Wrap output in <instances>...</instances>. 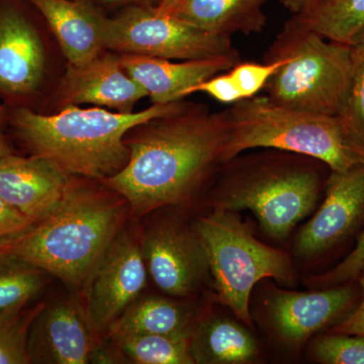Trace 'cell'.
Returning <instances> with one entry per match:
<instances>
[{"instance_id":"15","label":"cell","mask_w":364,"mask_h":364,"mask_svg":"<svg viewBox=\"0 0 364 364\" xmlns=\"http://www.w3.org/2000/svg\"><path fill=\"white\" fill-rule=\"evenodd\" d=\"M121 63L124 70L142 86L154 105H167L186 97L193 87L217 74L233 68L240 62L238 53L212 58L171 60L123 54Z\"/></svg>"},{"instance_id":"8","label":"cell","mask_w":364,"mask_h":364,"mask_svg":"<svg viewBox=\"0 0 364 364\" xmlns=\"http://www.w3.org/2000/svg\"><path fill=\"white\" fill-rule=\"evenodd\" d=\"M105 49L167 60H198L236 54L231 39L208 33L155 9L133 7L105 18Z\"/></svg>"},{"instance_id":"16","label":"cell","mask_w":364,"mask_h":364,"mask_svg":"<svg viewBox=\"0 0 364 364\" xmlns=\"http://www.w3.org/2000/svg\"><path fill=\"white\" fill-rule=\"evenodd\" d=\"M352 298L351 289L345 287L315 293L274 291L268 312L279 336L299 344L341 315Z\"/></svg>"},{"instance_id":"22","label":"cell","mask_w":364,"mask_h":364,"mask_svg":"<svg viewBox=\"0 0 364 364\" xmlns=\"http://www.w3.org/2000/svg\"><path fill=\"white\" fill-rule=\"evenodd\" d=\"M294 18L325 39L351 45L364 28V0H314Z\"/></svg>"},{"instance_id":"1","label":"cell","mask_w":364,"mask_h":364,"mask_svg":"<svg viewBox=\"0 0 364 364\" xmlns=\"http://www.w3.org/2000/svg\"><path fill=\"white\" fill-rule=\"evenodd\" d=\"M127 145L130 158L105 179L136 215L188 200L220 164H226V112L184 109L141 124Z\"/></svg>"},{"instance_id":"31","label":"cell","mask_w":364,"mask_h":364,"mask_svg":"<svg viewBox=\"0 0 364 364\" xmlns=\"http://www.w3.org/2000/svg\"><path fill=\"white\" fill-rule=\"evenodd\" d=\"M33 221L11 207L0 196V241L25 231Z\"/></svg>"},{"instance_id":"18","label":"cell","mask_w":364,"mask_h":364,"mask_svg":"<svg viewBox=\"0 0 364 364\" xmlns=\"http://www.w3.org/2000/svg\"><path fill=\"white\" fill-rule=\"evenodd\" d=\"M49 23L69 65L88 63L105 49V18L81 1L28 0Z\"/></svg>"},{"instance_id":"20","label":"cell","mask_w":364,"mask_h":364,"mask_svg":"<svg viewBox=\"0 0 364 364\" xmlns=\"http://www.w3.org/2000/svg\"><path fill=\"white\" fill-rule=\"evenodd\" d=\"M191 353L196 363H246L255 358L257 345L240 325L229 318H217L193 330Z\"/></svg>"},{"instance_id":"11","label":"cell","mask_w":364,"mask_h":364,"mask_svg":"<svg viewBox=\"0 0 364 364\" xmlns=\"http://www.w3.org/2000/svg\"><path fill=\"white\" fill-rule=\"evenodd\" d=\"M98 353L97 333L73 299L45 304L33 318L28 338L30 363L86 364Z\"/></svg>"},{"instance_id":"6","label":"cell","mask_w":364,"mask_h":364,"mask_svg":"<svg viewBox=\"0 0 364 364\" xmlns=\"http://www.w3.org/2000/svg\"><path fill=\"white\" fill-rule=\"evenodd\" d=\"M195 231L207 252L218 299L247 326H252L249 298L263 279L282 284L293 280L286 253L256 240L252 231L234 210L215 208L200 218Z\"/></svg>"},{"instance_id":"2","label":"cell","mask_w":364,"mask_h":364,"mask_svg":"<svg viewBox=\"0 0 364 364\" xmlns=\"http://www.w3.org/2000/svg\"><path fill=\"white\" fill-rule=\"evenodd\" d=\"M123 217V202L102 189L70 181L51 212L20 234L0 241V253L69 286H82L98 258L121 232Z\"/></svg>"},{"instance_id":"21","label":"cell","mask_w":364,"mask_h":364,"mask_svg":"<svg viewBox=\"0 0 364 364\" xmlns=\"http://www.w3.org/2000/svg\"><path fill=\"white\" fill-rule=\"evenodd\" d=\"M186 306L159 296L136 299L109 329L112 338L127 335L193 334Z\"/></svg>"},{"instance_id":"25","label":"cell","mask_w":364,"mask_h":364,"mask_svg":"<svg viewBox=\"0 0 364 364\" xmlns=\"http://www.w3.org/2000/svg\"><path fill=\"white\" fill-rule=\"evenodd\" d=\"M45 303L14 306L0 312V364H28V338L33 318Z\"/></svg>"},{"instance_id":"14","label":"cell","mask_w":364,"mask_h":364,"mask_svg":"<svg viewBox=\"0 0 364 364\" xmlns=\"http://www.w3.org/2000/svg\"><path fill=\"white\" fill-rule=\"evenodd\" d=\"M67 105L91 104L112 112L130 114L147 97L142 86L121 63V57L100 54L83 65H69L61 86Z\"/></svg>"},{"instance_id":"36","label":"cell","mask_w":364,"mask_h":364,"mask_svg":"<svg viewBox=\"0 0 364 364\" xmlns=\"http://www.w3.org/2000/svg\"><path fill=\"white\" fill-rule=\"evenodd\" d=\"M9 154H11L9 146H7L6 140H4V136H2L1 131H0V159Z\"/></svg>"},{"instance_id":"28","label":"cell","mask_w":364,"mask_h":364,"mask_svg":"<svg viewBox=\"0 0 364 364\" xmlns=\"http://www.w3.org/2000/svg\"><path fill=\"white\" fill-rule=\"evenodd\" d=\"M286 59L284 57H272L263 64L248 63L236 64L230 69L229 73L240 90L242 97H253L267 86L269 79L284 65Z\"/></svg>"},{"instance_id":"35","label":"cell","mask_w":364,"mask_h":364,"mask_svg":"<svg viewBox=\"0 0 364 364\" xmlns=\"http://www.w3.org/2000/svg\"><path fill=\"white\" fill-rule=\"evenodd\" d=\"M354 51L364 56V28L355 36L351 43Z\"/></svg>"},{"instance_id":"32","label":"cell","mask_w":364,"mask_h":364,"mask_svg":"<svg viewBox=\"0 0 364 364\" xmlns=\"http://www.w3.org/2000/svg\"><path fill=\"white\" fill-rule=\"evenodd\" d=\"M359 282L363 289V301L356 309L355 312L351 314L343 322L340 323L333 332L339 334L359 335L364 336V268L358 275Z\"/></svg>"},{"instance_id":"19","label":"cell","mask_w":364,"mask_h":364,"mask_svg":"<svg viewBox=\"0 0 364 364\" xmlns=\"http://www.w3.org/2000/svg\"><path fill=\"white\" fill-rule=\"evenodd\" d=\"M267 0H182L172 16L215 35L259 33L267 23Z\"/></svg>"},{"instance_id":"4","label":"cell","mask_w":364,"mask_h":364,"mask_svg":"<svg viewBox=\"0 0 364 364\" xmlns=\"http://www.w3.org/2000/svg\"><path fill=\"white\" fill-rule=\"evenodd\" d=\"M225 112L227 163L243 151L267 148L313 158L331 171L364 164L363 153L349 140L337 116L299 111L256 95L235 102Z\"/></svg>"},{"instance_id":"34","label":"cell","mask_w":364,"mask_h":364,"mask_svg":"<svg viewBox=\"0 0 364 364\" xmlns=\"http://www.w3.org/2000/svg\"><path fill=\"white\" fill-rule=\"evenodd\" d=\"M181 2L182 0H158L157 6L154 9L157 13L172 16Z\"/></svg>"},{"instance_id":"12","label":"cell","mask_w":364,"mask_h":364,"mask_svg":"<svg viewBox=\"0 0 364 364\" xmlns=\"http://www.w3.org/2000/svg\"><path fill=\"white\" fill-rule=\"evenodd\" d=\"M326 198L317 214L296 238L299 255L313 257L347 236L364 214V164L347 171H332Z\"/></svg>"},{"instance_id":"10","label":"cell","mask_w":364,"mask_h":364,"mask_svg":"<svg viewBox=\"0 0 364 364\" xmlns=\"http://www.w3.org/2000/svg\"><path fill=\"white\" fill-rule=\"evenodd\" d=\"M140 244L148 272L169 296L184 298L195 293L210 272L200 237L181 223H159L144 235Z\"/></svg>"},{"instance_id":"17","label":"cell","mask_w":364,"mask_h":364,"mask_svg":"<svg viewBox=\"0 0 364 364\" xmlns=\"http://www.w3.org/2000/svg\"><path fill=\"white\" fill-rule=\"evenodd\" d=\"M45 70V52L39 36L16 11L0 14V90L26 95L39 86Z\"/></svg>"},{"instance_id":"24","label":"cell","mask_w":364,"mask_h":364,"mask_svg":"<svg viewBox=\"0 0 364 364\" xmlns=\"http://www.w3.org/2000/svg\"><path fill=\"white\" fill-rule=\"evenodd\" d=\"M47 274L18 258L0 253V312L30 304L44 289Z\"/></svg>"},{"instance_id":"5","label":"cell","mask_w":364,"mask_h":364,"mask_svg":"<svg viewBox=\"0 0 364 364\" xmlns=\"http://www.w3.org/2000/svg\"><path fill=\"white\" fill-rule=\"evenodd\" d=\"M272 57L286 62L264 87L270 100L299 111L338 116L355 69L351 45L325 39L294 18L273 46Z\"/></svg>"},{"instance_id":"3","label":"cell","mask_w":364,"mask_h":364,"mask_svg":"<svg viewBox=\"0 0 364 364\" xmlns=\"http://www.w3.org/2000/svg\"><path fill=\"white\" fill-rule=\"evenodd\" d=\"M186 109L181 100L153 104L130 114L102 107L80 109L74 105L50 116L21 109L14 114V126L35 154L54 160L69 176L105 181L121 171L129 161L130 148L124 140L128 132Z\"/></svg>"},{"instance_id":"37","label":"cell","mask_w":364,"mask_h":364,"mask_svg":"<svg viewBox=\"0 0 364 364\" xmlns=\"http://www.w3.org/2000/svg\"><path fill=\"white\" fill-rule=\"evenodd\" d=\"M105 1L114 2V1H121V0H105Z\"/></svg>"},{"instance_id":"26","label":"cell","mask_w":364,"mask_h":364,"mask_svg":"<svg viewBox=\"0 0 364 364\" xmlns=\"http://www.w3.org/2000/svg\"><path fill=\"white\" fill-rule=\"evenodd\" d=\"M356 55L350 88L338 117L349 140L364 154V56Z\"/></svg>"},{"instance_id":"29","label":"cell","mask_w":364,"mask_h":364,"mask_svg":"<svg viewBox=\"0 0 364 364\" xmlns=\"http://www.w3.org/2000/svg\"><path fill=\"white\" fill-rule=\"evenodd\" d=\"M364 268V231L353 251L331 272L316 279L324 287L338 286L358 277Z\"/></svg>"},{"instance_id":"27","label":"cell","mask_w":364,"mask_h":364,"mask_svg":"<svg viewBox=\"0 0 364 364\" xmlns=\"http://www.w3.org/2000/svg\"><path fill=\"white\" fill-rule=\"evenodd\" d=\"M314 354L321 363L364 364V336L327 335L316 342Z\"/></svg>"},{"instance_id":"7","label":"cell","mask_w":364,"mask_h":364,"mask_svg":"<svg viewBox=\"0 0 364 364\" xmlns=\"http://www.w3.org/2000/svg\"><path fill=\"white\" fill-rule=\"evenodd\" d=\"M320 176L309 165L284 159L248 163L226 177L215 208L250 210L272 238H284L315 208Z\"/></svg>"},{"instance_id":"23","label":"cell","mask_w":364,"mask_h":364,"mask_svg":"<svg viewBox=\"0 0 364 364\" xmlns=\"http://www.w3.org/2000/svg\"><path fill=\"white\" fill-rule=\"evenodd\" d=\"M193 334L127 335L114 338L127 360L136 364H193Z\"/></svg>"},{"instance_id":"33","label":"cell","mask_w":364,"mask_h":364,"mask_svg":"<svg viewBox=\"0 0 364 364\" xmlns=\"http://www.w3.org/2000/svg\"><path fill=\"white\" fill-rule=\"evenodd\" d=\"M279 1L291 13L296 16V14L306 11L313 4L314 0H279Z\"/></svg>"},{"instance_id":"13","label":"cell","mask_w":364,"mask_h":364,"mask_svg":"<svg viewBox=\"0 0 364 364\" xmlns=\"http://www.w3.org/2000/svg\"><path fill=\"white\" fill-rule=\"evenodd\" d=\"M69 183V174L42 155L9 154L0 159V196L33 222L51 212Z\"/></svg>"},{"instance_id":"9","label":"cell","mask_w":364,"mask_h":364,"mask_svg":"<svg viewBox=\"0 0 364 364\" xmlns=\"http://www.w3.org/2000/svg\"><path fill=\"white\" fill-rule=\"evenodd\" d=\"M146 284L147 267L141 244L127 232H119L82 284V306L95 332H109Z\"/></svg>"},{"instance_id":"30","label":"cell","mask_w":364,"mask_h":364,"mask_svg":"<svg viewBox=\"0 0 364 364\" xmlns=\"http://www.w3.org/2000/svg\"><path fill=\"white\" fill-rule=\"evenodd\" d=\"M196 92L207 93L210 97L215 98L222 104L233 105L243 100L240 90L232 78L229 70L226 73H219L189 88L186 97Z\"/></svg>"}]
</instances>
